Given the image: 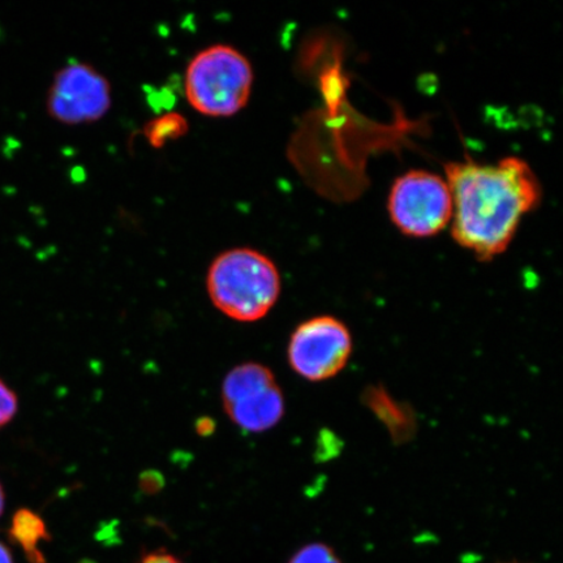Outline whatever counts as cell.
<instances>
[{
	"label": "cell",
	"instance_id": "cell-1",
	"mask_svg": "<svg viewBox=\"0 0 563 563\" xmlns=\"http://www.w3.org/2000/svg\"><path fill=\"white\" fill-rule=\"evenodd\" d=\"M445 175L453 199L452 236L481 262L508 250L522 218L543 199L537 174L517 157L496 165L450 162Z\"/></svg>",
	"mask_w": 563,
	"mask_h": 563
},
{
	"label": "cell",
	"instance_id": "cell-2",
	"mask_svg": "<svg viewBox=\"0 0 563 563\" xmlns=\"http://www.w3.org/2000/svg\"><path fill=\"white\" fill-rule=\"evenodd\" d=\"M207 286L211 301L223 314L255 322L276 306L280 276L276 264L264 253L235 249L221 253L211 263Z\"/></svg>",
	"mask_w": 563,
	"mask_h": 563
},
{
	"label": "cell",
	"instance_id": "cell-3",
	"mask_svg": "<svg viewBox=\"0 0 563 563\" xmlns=\"http://www.w3.org/2000/svg\"><path fill=\"white\" fill-rule=\"evenodd\" d=\"M253 69L246 56L229 45H213L197 53L186 70L189 104L200 114L229 118L249 103Z\"/></svg>",
	"mask_w": 563,
	"mask_h": 563
},
{
	"label": "cell",
	"instance_id": "cell-4",
	"mask_svg": "<svg viewBox=\"0 0 563 563\" xmlns=\"http://www.w3.org/2000/svg\"><path fill=\"white\" fill-rule=\"evenodd\" d=\"M387 209L393 223L405 235L431 238L452 222L453 199L440 175L411 170L394 181Z\"/></svg>",
	"mask_w": 563,
	"mask_h": 563
},
{
	"label": "cell",
	"instance_id": "cell-5",
	"mask_svg": "<svg viewBox=\"0 0 563 563\" xmlns=\"http://www.w3.org/2000/svg\"><path fill=\"white\" fill-rule=\"evenodd\" d=\"M224 411L244 431L260 433L276 427L285 415V399L273 372L245 363L232 369L222 386Z\"/></svg>",
	"mask_w": 563,
	"mask_h": 563
},
{
	"label": "cell",
	"instance_id": "cell-6",
	"mask_svg": "<svg viewBox=\"0 0 563 563\" xmlns=\"http://www.w3.org/2000/svg\"><path fill=\"white\" fill-rule=\"evenodd\" d=\"M352 336L346 323L333 316L313 317L295 329L288 343V362L302 378L327 382L346 367Z\"/></svg>",
	"mask_w": 563,
	"mask_h": 563
},
{
	"label": "cell",
	"instance_id": "cell-7",
	"mask_svg": "<svg viewBox=\"0 0 563 563\" xmlns=\"http://www.w3.org/2000/svg\"><path fill=\"white\" fill-rule=\"evenodd\" d=\"M46 106L48 114L59 123L96 122L111 108L110 82L87 63H68L55 75Z\"/></svg>",
	"mask_w": 563,
	"mask_h": 563
},
{
	"label": "cell",
	"instance_id": "cell-8",
	"mask_svg": "<svg viewBox=\"0 0 563 563\" xmlns=\"http://www.w3.org/2000/svg\"><path fill=\"white\" fill-rule=\"evenodd\" d=\"M10 539L23 549L31 563H46L38 544L51 540L44 519L30 509H20L12 518Z\"/></svg>",
	"mask_w": 563,
	"mask_h": 563
},
{
	"label": "cell",
	"instance_id": "cell-9",
	"mask_svg": "<svg viewBox=\"0 0 563 563\" xmlns=\"http://www.w3.org/2000/svg\"><path fill=\"white\" fill-rule=\"evenodd\" d=\"M187 132V119L178 112H167V114L154 118L145 125V137L154 147L165 146L167 143L185 136Z\"/></svg>",
	"mask_w": 563,
	"mask_h": 563
},
{
	"label": "cell",
	"instance_id": "cell-10",
	"mask_svg": "<svg viewBox=\"0 0 563 563\" xmlns=\"http://www.w3.org/2000/svg\"><path fill=\"white\" fill-rule=\"evenodd\" d=\"M290 563H342L336 558L332 548L325 544L314 543L301 548L300 551L294 555Z\"/></svg>",
	"mask_w": 563,
	"mask_h": 563
},
{
	"label": "cell",
	"instance_id": "cell-11",
	"mask_svg": "<svg viewBox=\"0 0 563 563\" xmlns=\"http://www.w3.org/2000/svg\"><path fill=\"white\" fill-rule=\"evenodd\" d=\"M19 400L15 391L0 378V428L15 418Z\"/></svg>",
	"mask_w": 563,
	"mask_h": 563
},
{
	"label": "cell",
	"instance_id": "cell-12",
	"mask_svg": "<svg viewBox=\"0 0 563 563\" xmlns=\"http://www.w3.org/2000/svg\"><path fill=\"white\" fill-rule=\"evenodd\" d=\"M140 563H181L178 559L174 558L173 554L167 552H153L146 554Z\"/></svg>",
	"mask_w": 563,
	"mask_h": 563
},
{
	"label": "cell",
	"instance_id": "cell-13",
	"mask_svg": "<svg viewBox=\"0 0 563 563\" xmlns=\"http://www.w3.org/2000/svg\"><path fill=\"white\" fill-rule=\"evenodd\" d=\"M159 483L162 484V478H159V481H158L157 474H150V473L145 474L143 477V481H141V484H143V488L145 489V492H147V489H150L151 484H153L154 492L158 490Z\"/></svg>",
	"mask_w": 563,
	"mask_h": 563
},
{
	"label": "cell",
	"instance_id": "cell-14",
	"mask_svg": "<svg viewBox=\"0 0 563 563\" xmlns=\"http://www.w3.org/2000/svg\"><path fill=\"white\" fill-rule=\"evenodd\" d=\"M214 431V422L210 419H202L197 422V432L202 435H208Z\"/></svg>",
	"mask_w": 563,
	"mask_h": 563
},
{
	"label": "cell",
	"instance_id": "cell-15",
	"mask_svg": "<svg viewBox=\"0 0 563 563\" xmlns=\"http://www.w3.org/2000/svg\"><path fill=\"white\" fill-rule=\"evenodd\" d=\"M0 563H13L10 549L7 548L3 543H0Z\"/></svg>",
	"mask_w": 563,
	"mask_h": 563
},
{
	"label": "cell",
	"instance_id": "cell-16",
	"mask_svg": "<svg viewBox=\"0 0 563 563\" xmlns=\"http://www.w3.org/2000/svg\"><path fill=\"white\" fill-rule=\"evenodd\" d=\"M4 503H5L4 490H3L2 484H0V517H2V514L4 510Z\"/></svg>",
	"mask_w": 563,
	"mask_h": 563
}]
</instances>
